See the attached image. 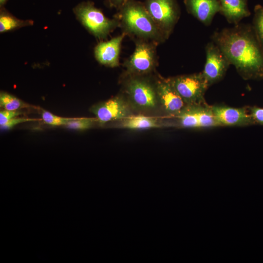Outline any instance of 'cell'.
<instances>
[{
    "mask_svg": "<svg viewBox=\"0 0 263 263\" xmlns=\"http://www.w3.org/2000/svg\"><path fill=\"white\" fill-rule=\"evenodd\" d=\"M95 121H98L96 118H76L69 121L65 126L71 129L85 130L92 128Z\"/></svg>",
    "mask_w": 263,
    "mask_h": 263,
    "instance_id": "obj_21",
    "label": "cell"
},
{
    "mask_svg": "<svg viewBox=\"0 0 263 263\" xmlns=\"http://www.w3.org/2000/svg\"><path fill=\"white\" fill-rule=\"evenodd\" d=\"M206 62L202 72L208 86L221 81L231 65L220 48L212 40L205 48Z\"/></svg>",
    "mask_w": 263,
    "mask_h": 263,
    "instance_id": "obj_8",
    "label": "cell"
},
{
    "mask_svg": "<svg viewBox=\"0 0 263 263\" xmlns=\"http://www.w3.org/2000/svg\"><path fill=\"white\" fill-rule=\"evenodd\" d=\"M155 42L142 40L136 44L135 50L124 64L129 76H143L151 73L156 65Z\"/></svg>",
    "mask_w": 263,
    "mask_h": 263,
    "instance_id": "obj_7",
    "label": "cell"
},
{
    "mask_svg": "<svg viewBox=\"0 0 263 263\" xmlns=\"http://www.w3.org/2000/svg\"><path fill=\"white\" fill-rule=\"evenodd\" d=\"M188 12L206 26L211 24L220 11L218 0H184Z\"/></svg>",
    "mask_w": 263,
    "mask_h": 263,
    "instance_id": "obj_12",
    "label": "cell"
},
{
    "mask_svg": "<svg viewBox=\"0 0 263 263\" xmlns=\"http://www.w3.org/2000/svg\"><path fill=\"white\" fill-rule=\"evenodd\" d=\"M76 17L95 37L105 38L120 22L106 17L91 2H82L74 9Z\"/></svg>",
    "mask_w": 263,
    "mask_h": 263,
    "instance_id": "obj_5",
    "label": "cell"
},
{
    "mask_svg": "<svg viewBox=\"0 0 263 263\" xmlns=\"http://www.w3.org/2000/svg\"><path fill=\"white\" fill-rule=\"evenodd\" d=\"M196 106L187 105L174 117L176 119L177 126L182 128L199 129Z\"/></svg>",
    "mask_w": 263,
    "mask_h": 263,
    "instance_id": "obj_16",
    "label": "cell"
},
{
    "mask_svg": "<svg viewBox=\"0 0 263 263\" xmlns=\"http://www.w3.org/2000/svg\"><path fill=\"white\" fill-rule=\"evenodd\" d=\"M211 107L220 126H246L255 124L248 107L234 108L225 105Z\"/></svg>",
    "mask_w": 263,
    "mask_h": 263,
    "instance_id": "obj_11",
    "label": "cell"
},
{
    "mask_svg": "<svg viewBox=\"0 0 263 263\" xmlns=\"http://www.w3.org/2000/svg\"><path fill=\"white\" fill-rule=\"evenodd\" d=\"M220 4V13L226 20L234 25L251 15L248 7V0H218Z\"/></svg>",
    "mask_w": 263,
    "mask_h": 263,
    "instance_id": "obj_14",
    "label": "cell"
},
{
    "mask_svg": "<svg viewBox=\"0 0 263 263\" xmlns=\"http://www.w3.org/2000/svg\"><path fill=\"white\" fill-rule=\"evenodd\" d=\"M199 128L220 127L217 122L211 106L207 103L196 106Z\"/></svg>",
    "mask_w": 263,
    "mask_h": 263,
    "instance_id": "obj_17",
    "label": "cell"
},
{
    "mask_svg": "<svg viewBox=\"0 0 263 263\" xmlns=\"http://www.w3.org/2000/svg\"><path fill=\"white\" fill-rule=\"evenodd\" d=\"M128 103L122 96H117L93 106L91 111L100 124H104L130 116L131 110Z\"/></svg>",
    "mask_w": 263,
    "mask_h": 263,
    "instance_id": "obj_9",
    "label": "cell"
},
{
    "mask_svg": "<svg viewBox=\"0 0 263 263\" xmlns=\"http://www.w3.org/2000/svg\"><path fill=\"white\" fill-rule=\"evenodd\" d=\"M36 119L31 118H26L23 117H14L9 120L6 123L3 125L0 126L1 129L7 130L13 128L14 126L19 123L25 122L27 121H34Z\"/></svg>",
    "mask_w": 263,
    "mask_h": 263,
    "instance_id": "obj_25",
    "label": "cell"
},
{
    "mask_svg": "<svg viewBox=\"0 0 263 263\" xmlns=\"http://www.w3.org/2000/svg\"><path fill=\"white\" fill-rule=\"evenodd\" d=\"M248 109L255 124L263 125V108L253 106Z\"/></svg>",
    "mask_w": 263,
    "mask_h": 263,
    "instance_id": "obj_23",
    "label": "cell"
},
{
    "mask_svg": "<svg viewBox=\"0 0 263 263\" xmlns=\"http://www.w3.org/2000/svg\"><path fill=\"white\" fill-rule=\"evenodd\" d=\"M7 0H0V5L4 4L7 1Z\"/></svg>",
    "mask_w": 263,
    "mask_h": 263,
    "instance_id": "obj_27",
    "label": "cell"
},
{
    "mask_svg": "<svg viewBox=\"0 0 263 263\" xmlns=\"http://www.w3.org/2000/svg\"><path fill=\"white\" fill-rule=\"evenodd\" d=\"M125 36V34H123L108 41L99 43L94 49L96 60L107 66H118L121 43Z\"/></svg>",
    "mask_w": 263,
    "mask_h": 263,
    "instance_id": "obj_13",
    "label": "cell"
},
{
    "mask_svg": "<svg viewBox=\"0 0 263 263\" xmlns=\"http://www.w3.org/2000/svg\"><path fill=\"white\" fill-rule=\"evenodd\" d=\"M252 26L263 52V5H255Z\"/></svg>",
    "mask_w": 263,
    "mask_h": 263,
    "instance_id": "obj_18",
    "label": "cell"
},
{
    "mask_svg": "<svg viewBox=\"0 0 263 263\" xmlns=\"http://www.w3.org/2000/svg\"><path fill=\"white\" fill-rule=\"evenodd\" d=\"M22 113L18 111L3 110L0 112V125L2 126L6 123L9 120Z\"/></svg>",
    "mask_w": 263,
    "mask_h": 263,
    "instance_id": "obj_24",
    "label": "cell"
},
{
    "mask_svg": "<svg viewBox=\"0 0 263 263\" xmlns=\"http://www.w3.org/2000/svg\"><path fill=\"white\" fill-rule=\"evenodd\" d=\"M144 76H130L125 85V92L135 109L151 111L158 102L155 84Z\"/></svg>",
    "mask_w": 263,
    "mask_h": 263,
    "instance_id": "obj_3",
    "label": "cell"
},
{
    "mask_svg": "<svg viewBox=\"0 0 263 263\" xmlns=\"http://www.w3.org/2000/svg\"><path fill=\"white\" fill-rule=\"evenodd\" d=\"M119 126L129 129H147L162 127L161 123L154 117L144 115L129 116L121 120Z\"/></svg>",
    "mask_w": 263,
    "mask_h": 263,
    "instance_id": "obj_15",
    "label": "cell"
},
{
    "mask_svg": "<svg viewBox=\"0 0 263 263\" xmlns=\"http://www.w3.org/2000/svg\"><path fill=\"white\" fill-rule=\"evenodd\" d=\"M211 38L244 79H263V52L252 25L239 23L215 32Z\"/></svg>",
    "mask_w": 263,
    "mask_h": 263,
    "instance_id": "obj_1",
    "label": "cell"
},
{
    "mask_svg": "<svg viewBox=\"0 0 263 263\" xmlns=\"http://www.w3.org/2000/svg\"><path fill=\"white\" fill-rule=\"evenodd\" d=\"M30 22L18 19L2 10L0 16V32L3 33L29 25Z\"/></svg>",
    "mask_w": 263,
    "mask_h": 263,
    "instance_id": "obj_19",
    "label": "cell"
},
{
    "mask_svg": "<svg viewBox=\"0 0 263 263\" xmlns=\"http://www.w3.org/2000/svg\"><path fill=\"white\" fill-rule=\"evenodd\" d=\"M145 6L151 18L167 39L180 17L176 0H146Z\"/></svg>",
    "mask_w": 263,
    "mask_h": 263,
    "instance_id": "obj_6",
    "label": "cell"
},
{
    "mask_svg": "<svg viewBox=\"0 0 263 263\" xmlns=\"http://www.w3.org/2000/svg\"><path fill=\"white\" fill-rule=\"evenodd\" d=\"M130 0H108L109 5L111 7L121 8Z\"/></svg>",
    "mask_w": 263,
    "mask_h": 263,
    "instance_id": "obj_26",
    "label": "cell"
},
{
    "mask_svg": "<svg viewBox=\"0 0 263 263\" xmlns=\"http://www.w3.org/2000/svg\"><path fill=\"white\" fill-rule=\"evenodd\" d=\"M120 8V23L126 32L155 43L166 40L144 5L130 0Z\"/></svg>",
    "mask_w": 263,
    "mask_h": 263,
    "instance_id": "obj_2",
    "label": "cell"
},
{
    "mask_svg": "<svg viewBox=\"0 0 263 263\" xmlns=\"http://www.w3.org/2000/svg\"><path fill=\"white\" fill-rule=\"evenodd\" d=\"M158 102L168 116L174 117L187 106L169 78L160 77L155 82Z\"/></svg>",
    "mask_w": 263,
    "mask_h": 263,
    "instance_id": "obj_10",
    "label": "cell"
},
{
    "mask_svg": "<svg viewBox=\"0 0 263 263\" xmlns=\"http://www.w3.org/2000/svg\"><path fill=\"white\" fill-rule=\"evenodd\" d=\"M41 116L45 123L52 126H65L74 118L60 117L45 110L42 111Z\"/></svg>",
    "mask_w": 263,
    "mask_h": 263,
    "instance_id": "obj_22",
    "label": "cell"
},
{
    "mask_svg": "<svg viewBox=\"0 0 263 263\" xmlns=\"http://www.w3.org/2000/svg\"><path fill=\"white\" fill-rule=\"evenodd\" d=\"M0 106L9 111H17L19 109L29 107L21 100L5 92L0 93Z\"/></svg>",
    "mask_w": 263,
    "mask_h": 263,
    "instance_id": "obj_20",
    "label": "cell"
},
{
    "mask_svg": "<svg viewBox=\"0 0 263 263\" xmlns=\"http://www.w3.org/2000/svg\"><path fill=\"white\" fill-rule=\"evenodd\" d=\"M169 78L187 105L197 106L207 103L205 95L209 86L202 72Z\"/></svg>",
    "mask_w": 263,
    "mask_h": 263,
    "instance_id": "obj_4",
    "label": "cell"
}]
</instances>
